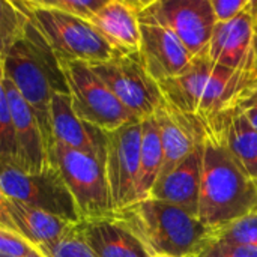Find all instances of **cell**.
I'll return each instance as SVG.
<instances>
[{
	"label": "cell",
	"instance_id": "6da1fadb",
	"mask_svg": "<svg viewBox=\"0 0 257 257\" xmlns=\"http://www.w3.org/2000/svg\"><path fill=\"white\" fill-rule=\"evenodd\" d=\"M233 113L203 123V164L199 221L209 230L257 211V184L229 151L226 131Z\"/></svg>",
	"mask_w": 257,
	"mask_h": 257
},
{
	"label": "cell",
	"instance_id": "7a4b0ae2",
	"mask_svg": "<svg viewBox=\"0 0 257 257\" xmlns=\"http://www.w3.org/2000/svg\"><path fill=\"white\" fill-rule=\"evenodd\" d=\"M27 15V14H26ZM5 77L15 86L33 110L47 151L51 139V98L54 93L69 95L62 65L42 33L29 20L23 36L2 59Z\"/></svg>",
	"mask_w": 257,
	"mask_h": 257
},
{
	"label": "cell",
	"instance_id": "3957f363",
	"mask_svg": "<svg viewBox=\"0 0 257 257\" xmlns=\"http://www.w3.org/2000/svg\"><path fill=\"white\" fill-rule=\"evenodd\" d=\"M247 80L245 71L215 65L205 51L193 59L184 74L158 84L164 101L208 123L235 111Z\"/></svg>",
	"mask_w": 257,
	"mask_h": 257
},
{
	"label": "cell",
	"instance_id": "277c9868",
	"mask_svg": "<svg viewBox=\"0 0 257 257\" xmlns=\"http://www.w3.org/2000/svg\"><path fill=\"white\" fill-rule=\"evenodd\" d=\"M113 214L140 238L154 257H197L211 238V230L197 217L151 197Z\"/></svg>",
	"mask_w": 257,
	"mask_h": 257
},
{
	"label": "cell",
	"instance_id": "5b68a950",
	"mask_svg": "<svg viewBox=\"0 0 257 257\" xmlns=\"http://www.w3.org/2000/svg\"><path fill=\"white\" fill-rule=\"evenodd\" d=\"M17 3L42 33L59 62L96 65L119 54L90 21L41 6L36 0H20Z\"/></svg>",
	"mask_w": 257,
	"mask_h": 257
},
{
	"label": "cell",
	"instance_id": "8992f818",
	"mask_svg": "<svg viewBox=\"0 0 257 257\" xmlns=\"http://www.w3.org/2000/svg\"><path fill=\"white\" fill-rule=\"evenodd\" d=\"M48 161L57 169L74 197L81 221L107 217L114 212L105 175V161L59 143L50 146Z\"/></svg>",
	"mask_w": 257,
	"mask_h": 257
},
{
	"label": "cell",
	"instance_id": "52a82bcc",
	"mask_svg": "<svg viewBox=\"0 0 257 257\" xmlns=\"http://www.w3.org/2000/svg\"><path fill=\"white\" fill-rule=\"evenodd\" d=\"M0 184L9 200L45 211L71 223L81 221L74 197L53 164L39 173H27L0 160Z\"/></svg>",
	"mask_w": 257,
	"mask_h": 257
},
{
	"label": "cell",
	"instance_id": "ba28073f",
	"mask_svg": "<svg viewBox=\"0 0 257 257\" xmlns=\"http://www.w3.org/2000/svg\"><path fill=\"white\" fill-rule=\"evenodd\" d=\"M72 108L89 125L108 133L137 119L133 116L92 68L81 62H60Z\"/></svg>",
	"mask_w": 257,
	"mask_h": 257
},
{
	"label": "cell",
	"instance_id": "9c48e42d",
	"mask_svg": "<svg viewBox=\"0 0 257 257\" xmlns=\"http://www.w3.org/2000/svg\"><path fill=\"white\" fill-rule=\"evenodd\" d=\"M89 66L120 104L140 120L154 116L164 101L158 81L149 75L137 54H116L107 62Z\"/></svg>",
	"mask_w": 257,
	"mask_h": 257
},
{
	"label": "cell",
	"instance_id": "30bf717a",
	"mask_svg": "<svg viewBox=\"0 0 257 257\" xmlns=\"http://www.w3.org/2000/svg\"><path fill=\"white\" fill-rule=\"evenodd\" d=\"M139 20L142 41L137 56L149 75L161 83L184 74L191 66L193 57L161 18L155 2H142Z\"/></svg>",
	"mask_w": 257,
	"mask_h": 257
},
{
	"label": "cell",
	"instance_id": "8fae6325",
	"mask_svg": "<svg viewBox=\"0 0 257 257\" xmlns=\"http://www.w3.org/2000/svg\"><path fill=\"white\" fill-rule=\"evenodd\" d=\"M140 143V119L105 133V175L113 211L123 209L137 202Z\"/></svg>",
	"mask_w": 257,
	"mask_h": 257
},
{
	"label": "cell",
	"instance_id": "7c38bea8",
	"mask_svg": "<svg viewBox=\"0 0 257 257\" xmlns=\"http://www.w3.org/2000/svg\"><path fill=\"white\" fill-rule=\"evenodd\" d=\"M155 8L193 59L206 51L217 24L211 0H160Z\"/></svg>",
	"mask_w": 257,
	"mask_h": 257
},
{
	"label": "cell",
	"instance_id": "4fadbf2b",
	"mask_svg": "<svg viewBox=\"0 0 257 257\" xmlns=\"http://www.w3.org/2000/svg\"><path fill=\"white\" fill-rule=\"evenodd\" d=\"M154 117L163 148V176L203 143L205 128L197 117L179 111L167 101H163Z\"/></svg>",
	"mask_w": 257,
	"mask_h": 257
},
{
	"label": "cell",
	"instance_id": "5bb4252c",
	"mask_svg": "<svg viewBox=\"0 0 257 257\" xmlns=\"http://www.w3.org/2000/svg\"><path fill=\"white\" fill-rule=\"evenodd\" d=\"M254 36V0H251L250 6L238 17L215 24L206 54L215 65L233 71H245L248 77Z\"/></svg>",
	"mask_w": 257,
	"mask_h": 257
},
{
	"label": "cell",
	"instance_id": "9a60e30c",
	"mask_svg": "<svg viewBox=\"0 0 257 257\" xmlns=\"http://www.w3.org/2000/svg\"><path fill=\"white\" fill-rule=\"evenodd\" d=\"M3 81L11 107L12 125L17 142V167L27 173H39L50 166V161L38 119L30 105L15 89V86L6 77Z\"/></svg>",
	"mask_w": 257,
	"mask_h": 257
},
{
	"label": "cell",
	"instance_id": "2e32d148",
	"mask_svg": "<svg viewBox=\"0 0 257 257\" xmlns=\"http://www.w3.org/2000/svg\"><path fill=\"white\" fill-rule=\"evenodd\" d=\"M50 114L53 143L90 154L105 161V133L86 123L75 114L69 95L54 93Z\"/></svg>",
	"mask_w": 257,
	"mask_h": 257
},
{
	"label": "cell",
	"instance_id": "e0dca14e",
	"mask_svg": "<svg viewBox=\"0 0 257 257\" xmlns=\"http://www.w3.org/2000/svg\"><path fill=\"white\" fill-rule=\"evenodd\" d=\"M203 143L173 170L158 178L149 197L185 209L197 217L202 185Z\"/></svg>",
	"mask_w": 257,
	"mask_h": 257
},
{
	"label": "cell",
	"instance_id": "ac0fdd59",
	"mask_svg": "<svg viewBox=\"0 0 257 257\" xmlns=\"http://www.w3.org/2000/svg\"><path fill=\"white\" fill-rule=\"evenodd\" d=\"M142 2L107 0L90 20L92 26L119 54H139L140 51V11Z\"/></svg>",
	"mask_w": 257,
	"mask_h": 257
},
{
	"label": "cell",
	"instance_id": "d6986e66",
	"mask_svg": "<svg viewBox=\"0 0 257 257\" xmlns=\"http://www.w3.org/2000/svg\"><path fill=\"white\" fill-rule=\"evenodd\" d=\"M81 233L95 257H154L140 238L113 212L80 221Z\"/></svg>",
	"mask_w": 257,
	"mask_h": 257
},
{
	"label": "cell",
	"instance_id": "ffe728a7",
	"mask_svg": "<svg viewBox=\"0 0 257 257\" xmlns=\"http://www.w3.org/2000/svg\"><path fill=\"white\" fill-rule=\"evenodd\" d=\"M6 209L14 230L36 247L59 239L77 224L9 199Z\"/></svg>",
	"mask_w": 257,
	"mask_h": 257
},
{
	"label": "cell",
	"instance_id": "44dd1931",
	"mask_svg": "<svg viewBox=\"0 0 257 257\" xmlns=\"http://www.w3.org/2000/svg\"><path fill=\"white\" fill-rule=\"evenodd\" d=\"M163 167V148L155 123L151 116L142 120V143H140V169L137 179V202L148 199L157 184Z\"/></svg>",
	"mask_w": 257,
	"mask_h": 257
},
{
	"label": "cell",
	"instance_id": "7402d4cb",
	"mask_svg": "<svg viewBox=\"0 0 257 257\" xmlns=\"http://www.w3.org/2000/svg\"><path fill=\"white\" fill-rule=\"evenodd\" d=\"M226 139L236 163L257 184V131L238 108L227 122Z\"/></svg>",
	"mask_w": 257,
	"mask_h": 257
},
{
	"label": "cell",
	"instance_id": "603a6c76",
	"mask_svg": "<svg viewBox=\"0 0 257 257\" xmlns=\"http://www.w3.org/2000/svg\"><path fill=\"white\" fill-rule=\"evenodd\" d=\"M29 17L17 2L0 0V59L23 36Z\"/></svg>",
	"mask_w": 257,
	"mask_h": 257
},
{
	"label": "cell",
	"instance_id": "cb8c5ba5",
	"mask_svg": "<svg viewBox=\"0 0 257 257\" xmlns=\"http://www.w3.org/2000/svg\"><path fill=\"white\" fill-rule=\"evenodd\" d=\"M209 241L257 247V211L241 217L223 227L211 230Z\"/></svg>",
	"mask_w": 257,
	"mask_h": 257
},
{
	"label": "cell",
	"instance_id": "d4e9b609",
	"mask_svg": "<svg viewBox=\"0 0 257 257\" xmlns=\"http://www.w3.org/2000/svg\"><path fill=\"white\" fill-rule=\"evenodd\" d=\"M5 72L3 62L0 59V160L17 167L18 154H17V142L12 125V114L8 101V95L5 90Z\"/></svg>",
	"mask_w": 257,
	"mask_h": 257
},
{
	"label": "cell",
	"instance_id": "484cf974",
	"mask_svg": "<svg viewBox=\"0 0 257 257\" xmlns=\"http://www.w3.org/2000/svg\"><path fill=\"white\" fill-rule=\"evenodd\" d=\"M38 250L44 257H95L81 233L80 223L74 224V227L59 239L38 245Z\"/></svg>",
	"mask_w": 257,
	"mask_h": 257
},
{
	"label": "cell",
	"instance_id": "4316f807",
	"mask_svg": "<svg viewBox=\"0 0 257 257\" xmlns=\"http://www.w3.org/2000/svg\"><path fill=\"white\" fill-rule=\"evenodd\" d=\"M36 3L90 21L107 0H36Z\"/></svg>",
	"mask_w": 257,
	"mask_h": 257
},
{
	"label": "cell",
	"instance_id": "83f0119b",
	"mask_svg": "<svg viewBox=\"0 0 257 257\" xmlns=\"http://www.w3.org/2000/svg\"><path fill=\"white\" fill-rule=\"evenodd\" d=\"M41 254L38 247L15 230L0 226V257H29Z\"/></svg>",
	"mask_w": 257,
	"mask_h": 257
},
{
	"label": "cell",
	"instance_id": "f1b7e54d",
	"mask_svg": "<svg viewBox=\"0 0 257 257\" xmlns=\"http://www.w3.org/2000/svg\"><path fill=\"white\" fill-rule=\"evenodd\" d=\"M197 257H257V247L209 241Z\"/></svg>",
	"mask_w": 257,
	"mask_h": 257
},
{
	"label": "cell",
	"instance_id": "f546056e",
	"mask_svg": "<svg viewBox=\"0 0 257 257\" xmlns=\"http://www.w3.org/2000/svg\"><path fill=\"white\" fill-rule=\"evenodd\" d=\"M251 0H211L217 23H224L238 17L250 6Z\"/></svg>",
	"mask_w": 257,
	"mask_h": 257
},
{
	"label": "cell",
	"instance_id": "4dcf8cb0",
	"mask_svg": "<svg viewBox=\"0 0 257 257\" xmlns=\"http://www.w3.org/2000/svg\"><path fill=\"white\" fill-rule=\"evenodd\" d=\"M253 86H257V35L254 36L253 47H251V56H250V63H248V81H247L245 90Z\"/></svg>",
	"mask_w": 257,
	"mask_h": 257
},
{
	"label": "cell",
	"instance_id": "1f68e13d",
	"mask_svg": "<svg viewBox=\"0 0 257 257\" xmlns=\"http://www.w3.org/2000/svg\"><path fill=\"white\" fill-rule=\"evenodd\" d=\"M244 117L248 120V123L257 131V104H250V105H244V107H236Z\"/></svg>",
	"mask_w": 257,
	"mask_h": 257
},
{
	"label": "cell",
	"instance_id": "d6a6232c",
	"mask_svg": "<svg viewBox=\"0 0 257 257\" xmlns=\"http://www.w3.org/2000/svg\"><path fill=\"white\" fill-rule=\"evenodd\" d=\"M250 104H257V86L247 89V90L241 95V98H239L236 107H244V105H250Z\"/></svg>",
	"mask_w": 257,
	"mask_h": 257
},
{
	"label": "cell",
	"instance_id": "836d02e7",
	"mask_svg": "<svg viewBox=\"0 0 257 257\" xmlns=\"http://www.w3.org/2000/svg\"><path fill=\"white\" fill-rule=\"evenodd\" d=\"M254 33L257 35V0H254Z\"/></svg>",
	"mask_w": 257,
	"mask_h": 257
},
{
	"label": "cell",
	"instance_id": "e575fe53",
	"mask_svg": "<svg viewBox=\"0 0 257 257\" xmlns=\"http://www.w3.org/2000/svg\"><path fill=\"white\" fill-rule=\"evenodd\" d=\"M29 257H44L42 254H35V256H29Z\"/></svg>",
	"mask_w": 257,
	"mask_h": 257
},
{
	"label": "cell",
	"instance_id": "d590c367",
	"mask_svg": "<svg viewBox=\"0 0 257 257\" xmlns=\"http://www.w3.org/2000/svg\"><path fill=\"white\" fill-rule=\"evenodd\" d=\"M158 257H170V256H158Z\"/></svg>",
	"mask_w": 257,
	"mask_h": 257
},
{
	"label": "cell",
	"instance_id": "8d00e7d4",
	"mask_svg": "<svg viewBox=\"0 0 257 257\" xmlns=\"http://www.w3.org/2000/svg\"><path fill=\"white\" fill-rule=\"evenodd\" d=\"M253 87H254V86H253Z\"/></svg>",
	"mask_w": 257,
	"mask_h": 257
}]
</instances>
